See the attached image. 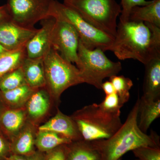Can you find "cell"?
I'll return each instance as SVG.
<instances>
[{
  "mask_svg": "<svg viewBox=\"0 0 160 160\" xmlns=\"http://www.w3.org/2000/svg\"><path fill=\"white\" fill-rule=\"evenodd\" d=\"M91 26L114 38L122 7L116 0H64Z\"/></svg>",
  "mask_w": 160,
  "mask_h": 160,
  "instance_id": "4",
  "label": "cell"
},
{
  "mask_svg": "<svg viewBox=\"0 0 160 160\" xmlns=\"http://www.w3.org/2000/svg\"><path fill=\"white\" fill-rule=\"evenodd\" d=\"M27 57L26 46L0 55V78L8 72L22 66Z\"/></svg>",
  "mask_w": 160,
  "mask_h": 160,
  "instance_id": "21",
  "label": "cell"
},
{
  "mask_svg": "<svg viewBox=\"0 0 160 160\" xmlns=\"http://www.w3.org/2000/svg\"><path fill=\"white\" fill-rule=\"evenodd\" d=\"M26 112L22 108L5 109L0 118V127L2 132L9 136H16L23 128Z\"/></svg>",
  "mask_w": 160,
  "mask_h": 160,
  "instance_id": "16",
  "label": "cell"
},
{
  "mask_svg": "<svg viewBox=\"0 0 160 160\" xmlns=\"http://www.w3.org/2000/svg\"><path fill=\"white\" fill-rule=\"evenodd\" d=\"M52 17L71 24L83 45L89 49L108 51L114 41V38L91 26L73 9L57 1Z\"/></svg>",
  "mask_w": 160,
  "mask_h": 160,
  "instance_id": "7",
  "label": "cell"
},
{
  "mask_svg": "<svg viewBox=\"0 0 160 160\" xmlns=\"http://www.w3.org/2000/svg\"><path fill=\"white\" fill-rule=\"evenodd\" d=\"M8 108L5 101L3 99L2 95V91L0 90V118H1V115L3 112V111ZM1 127H0V130H1Z\"/></svg>",
  "mask_w": 160,
  "mask_h": 160,
  "instance_id": "34",
  "label": "cell"
},
{
  "mask_svg": "<svg viewBox=\"0 0 160 160\" xmlns=\"http://www.w3.org/2000/svg\"><path fill=\"white\" fill-rule=\"evenodd\" d=\"M6 160H44L42 157L38 154H29L26 155L14 154L7 158Z\"/></svg>",
  "mask_w": 160,
  "mask_h": 160,
  "instance_id": "30",
  "label": "cell"
},
{
  "mask_svg": "<svg viewBox=\"0 0 160 160\" xmlns=\"http://www.w3.org/2000/svg\"><path fill=\"white\" fill-rule=\"evenodd\" d=\"M26 84L22 69L20 67L0 78V90L9 91Z\"/></svg>",
  "mask_w": 160,
  "mask_h": 160,
  "instance_id": "25",
  "label": "cell"
},
{
  "mask_svg": "<svg viewBox=\"0 0 160 160\" xmlns=\"http://www.w3.org/2000/svg\"><path fill=\"white\" fill-rule=\"evenodd\" d=\"M7 51H8V50L5 49V48L0 44V55L2 54L4 52H6Z\"/></svg>",
  "mask_w": 160,
  "mask_h": 160,
  "instance_id": "35",
  "label": "cell"
},
{
  "mask_svg": "<svg viewBox=\"0 0 160 160\" xmlns=\"http://www.w3.org/2000/svg\"><path fill=\"white\" fill-rule=\"evenodd\" d=\"M55 19L52 34V47L59 52L62 57L78 66L80 38L77 32L67 22Z\"/></svg>",
  "mask_w": 160,
  "mask_h": 160,
  "instance_id": "9",
  "label": "cell"
},
{
  "mask_svg": "<svg viewBox=\"0 0 160 160\" xmlns=\"http://www.w3.org/2000/svg\"><path fill=\"white\" fill-rule=\"evenodd\" d=\"M140 97H138L125 122L111 137L91 141L99 152L102 160H118L129 151L141 146L160 147V137L152 130L148 135L138 125Z\"/></svg>",
  "mask_w": 160,
  "mask_h": 160,
  "instance_id": "2",
  "label": "cell"
},
{
  "mask_svg": "<svg viewBox=\"0 0 160 160\" xmlns=\"http://www.w3.org/2000/svg\"><path fill=\"white\" fill-rule=\"evenodd\" d=\"M38 130L52 132L67 138L72 142L83 139L77 125L71 117L58 110L56 114L38 128Z\"/></svg>",
  "mask_w": 160,
  "mask_h": 160,
  "instance_id": "12",
  "label": "cell"
},
{
  "mask_svg": "<svg viewBox=\"0 0 160 160\" xmlns=\"http://www.w3.org/2000/svg\"><path fill=\"white\" fill-rule=\"evenodd\" d=\"M132 152L139 160H160V147L141 146Z\"/></svg>",
  "mask_w": 160,
  "mask_h": 160,
  "instance_id": "27",
  "label": "cell"
},
{
  "mask_svg": "<svg viewBox=\"0 0 160 160\" xmlns=\"http://www.w3.org/2000/svg\"><path fill=\"white\" fill-rule=\"evenodd\" d=\"M79 70L83 82L102 89L104 79L117 75L122 70L119 62H114L107 57L99 48L89 49L79 41L78 51Z\"/></svg>",
  "mask_w": 160,
  "mask_h": 160,
  "instance_id": "6",
  "label": "cell"
},
{
  "mask_svg": "<svg viewBox=\"0 0 160 160\" xmlns=\"http://www.w3.org/2000/svg\"><path fill=\"white\" fill-rule=\"evenodd\" d=\"M34 90L26 84L12 90L2 92L8 108L19 109L26 104Z\"/></svg>",
  "mask_w": 160,
  "mask_h": 160,
  "instance_id": "23",
  "label": "cell"
},
{
  "mask_svg": "<svg viewBox=\"0 0 160 160\" xmlns=\"http://www.w3.org/2000/svg\"><path fill=\"white\" fill-rule=\"evenodd\" d=\"M109 81L113 85L115 91L119 98L122 106L129 101L130 98V90L133 86L132 81L124 76H112Z\"/></svg>",
  "mask_w": 160,
  "mask_h": 160,
  "instance_id": "24",
  "label": "cell"
},
{
  "mask_svg": "<svg viewBox=\"0 0 160 160\" xmlns=\"http://www.w3.org/2000/svg\"><path fill=\"white\" fill-rule=\"evenodd\" d=\"M108 51L118 59H132L146 65L160 57V28L148 22H119Z\"/></svg>",
  "mask_w": 160,
  "mask_h": 160,
  "instance_id": "1",
  "label": "cell"
},
{
  "mask_svg": "<svg viewBox=\"0 0 160 160\" xmlns=\"http://www.w3.org/2000/svg\"><path fill=\"white\" fill-rule=\"evenodd\" d=\"M10 19V16L6 5L0 6V22Z\"/></svg>",
  "mask_w": 160,
  "mask_h": 160,
  "instance_id": "33",
  "label": "cell"
},
{
  "mask_svg": "<svg viewBox=\"0 0 160 160\" xmlns=\"http://www.w3.org/2000/svg\"><path fill=\"white\" fill-rule=\"evenodd\" d=\"M129 21L153 24L160 28V0H152L148 5L131 9Z\"/></svg>",
  "mask_w": 160,
  "mask_h": 160,
  "instance_id": "19",
  "label": "cell"
},
{
  "mask_svg": "<svg viewBox=\"0 0 160 160\" xmlns=\"http://www.w3.org/2000/svg\"><path fill=\"white\" fill-rule=\"evenodd\" d=\"M99 106L103 111L112 114L121 115V109L123 107L116 92L106 95Z\"/></svg>",
  "mask_w": 160,
  "mask_h": 160,
  "instance_id": "26",
  "label": "cell"
},
{
  "mask_svg": "<svg viewBox=\"0 0 160 160\" xmlns=\"http://www.w3.org/2000/svg\"><path fill=\"white\" fill-rule=\"evenodd\" d=\"M101 89H102L106 95L112 94L115 92L113 85L109 81L102 83Z\"/></svg>",
  "mask_w": 160,
  "mask_h": 160,
  "instance_id": "32",
  "label": "cell"
},
{
  "mask_svg": "<svg viewBox=\"0 0 160 160\" xmlns=\"http://www.w3.org/2000/svg\"><path fill=\"white\" fill-rule=\"evenodd\" d=\"M34 130L31 125L23 126L16 136L12 145L15 154L26 155L31 154L35 145Z\"/></svg>",
  "mask_w": 160,
  "mask_h": 160,
  "instance_id": "20",
  "label": "cell"
},
{
  "mask_svg": "<svg viewBox=\"0 0 160 160\" xmlns=\"http://www.w3.org/2000/svg\"><path fill=\"white\" fill-rule=\"evenodd\" d=\"M21 67L27 85L34 89L45 87L46 83L43 58L26 57Z\"/></svg>",
  "mask_w": 160,
  "mask_h": 160,
  "instance_id": "14",
  "label": "cell"
},
{
  "mask_svg": "<svg viewBox=\"0 0 160 160\" xmlns=\"http://www.w3.org/2000/svg\"><path fill=\"white\" fill-rule=\"evenodd\" d=\"M49 95L45 87L35 89L26 102V113L31 119H39L49 108Z\"/></svg>",
  "mask_w": 160,
  "mask_h": 160,
  "instance_id": "17",
  "label": "cell"
},
{
  "mask_svg": "<svg viewBox=\"0 0 160 160\" xmlns=\"http://www.w3.org/2000/svg\"><path fill=\"white\" fill-rule=\"evenodd\" d=\"M38 29L25 28L11 20L0 22V44L8 51H12L26 46L27 42Z\"/></svg>",
  "mask_w": 160,
  "mask_h": 160,
  "instance_id": "10",
  "label": "cell"
},
{
  "mask_svg": "<svg viewBox=\"0 0 160 160\" xmlns=\"http://www.w3.org/2000/svg\"><path fill=\"white\" fill-rule=\"evenodd\" d=\"M120 116L106 112L93 103L76 111L71 118L83 139L91 142L106 139L113 135L122 124Z\"/></svg>",
  "mask_w": 160,
  "mask_h": 160,
  "instance_id": "3",
  "label": "cell"
},
{
  "mask_svg": "<svg viewBox=\"0 0 160 160\" xmlns=\"http://www.w3.org/2000/svg\"><path fill=\"white\" fill-rule=\"evenodd\" d=\"M72 141L58 133L52 132L38 130L35 139V145L40 151H48Z\"/></svg>",
  "mask_w": 160,
  "mask_h": 160,
  "instance_id": "22",
  "label": "cell"
},
{
  "mask_svg": "<svg viewBox=\"0 0 160 160\" xmlns=\"http://www.w3.org/2000/svg\"><path fill=\"white\" fill-rule=\"evenodd\" d=\"M46 160H66L65 145H62L52 150Z\"/></svg>",
  "mask_w": 160,
  "mask_h": 160,
  "instance_id": "29",
  "label": "cell"
},
{
  "mask_svg": "<svg viewBox=\"0 0 160 160\" xmlns=\"http://www.w3.org/2000/svg\"><path fill=\"white\" fill-rule=\"evenodd\" d=\"M55 0H7L10 19L25 28H34L36 23L52 17Z\"/></svg>",
  "mask_w": 160,
  "mask_h": 160,
  "instance_id": "8",
  "label": "cell"
},
{
  "mask_svg": "<svg viewBox=\"0 0 160 160\" xmlns=\"http://www.w3.org/2000/svg\"><path fill=\"white\" fill-rule=\"evenodd\" d=\"M46 86L50 96L58 100L71 86L83 83L79 70L52 47L43 58Z\"/></svg>",
  "mask_w": 160,
  "mask_h": 160,
  "instance_id": "5",
  "label": "cell"
},
{
  "mask_svg": "<svg viewBox=\"0 0 160 160\" xmlns=\"http://www.w3.org/2000/svg\"><path fill=\"white\" fill-rule=\"evenodd\" d=\"M8 150V145L4 139L2 132L0 130V157L5 155Z\"/></svg>",
  "mask_w": 160,
  "mask_h": 160,
  "instance_id": "31",
  "label": "cell"
},
{
  "mask_svg": "<svg viewBox=\"0 0 160 160\" xmlns=\"http://www.w3.org/2000/svg\"><path fill=\"white\" fill-rule=\"evenodd\" d=\"M151 1L146 0H121L122 12L120 16V22L129 21V13L131 9L136 6H144L149 4Z\"/></svg>",
  "mask_w": 160,
  "mask_h": 160,
  "instance_id": "28",
  "label": "cell"
},
{
  "mask_svg": "<svg viewBox=\"0 0 160 160\" xmlns=\"http://www.w3.org/2000/svg\"><path fill=\"white\" fill-rule=\"evenodd\" d=\"M145 66L142 97L147 100L160 99V57L155 58Z\"/></svg>",
  "mask_w": 160,
  "mask_h": 160,
  "instance_id": "13",
  "label": "cell"
},
{
  "mask_svg": "<svg viewBox=\"0 0 160 160\" xmlns=\"http://www.w3.org/2000/svg\"><path fill=\"white\" fill-rule=\"evenodd\" d=\"M118 160H121V159H119ZM139 160L136 159V160Z\"/></svg>",
  "mask_w": 160,
  "mask_h": 160,
  "instance_id": "36",
  "label": "cell"
},
{
  "mask_svg": "<svg viewBox=\"0 0 160 160\" xmlns=\"http://www.w3.org/2000/svg\"><path fill=\"white\" fill-rule=\"evenodd\" d=\"M55 18L51 17L41 21L42 27L29 40L26 46L27 57L44 58L52 48V34Z\"/></svg>",
  "mask_w": 160,
  "mask_h": 160,
  "instance_id": "11",
  "label": "cell"
},
{
  "mask_svg": "<svg viewBox=\"0 0 160 160\" xmlns=\"http://www.w3.org/2000/svg\"><path fill=\"white\" fill-rule=\"evenodd\" d=\"M66 160H102L101 156L91 141H73L65 145Z\"/></svg>",
  "mask_w": 160,
  "mask_h": 160,
  "instance_id": "15",
  "label": "cell"
},
{
  "mask_svg": "<svg viewBox=\"0 0 160 160\" xmlns=\"http://www.w3.org/2000/svg\"><path fill=\"white\" fill-rule=\"evenodd\" d=\"M160 117V99L147 100L140 98L138 114V125L146 133L152 123Z\"/></svg>",
  "mask_w": 160,
  "mask_h": 160,
  "instance_id": "18",
  "label": "cell"
}]
</instances>
